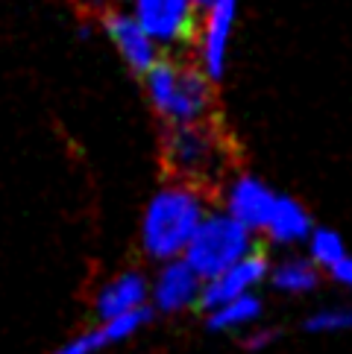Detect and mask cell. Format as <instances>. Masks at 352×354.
I'll list each match as a JSON object with an SVG mask.
<instances>
[{"label": "cell", "instance_id": "obj_1", "mask_svg": "<svg viewBox=\"0 0 352 354\" xmlns=\"http://www.w3.org/2000/svg\"><path fill=\"white\" fill-rule=\"evenodd\" d=\"M211 208L215 205L206 187L168 179L144 205L141 229H138L141 252L153 263L182 258Z\"/></svg>", "mask_w": 352, "mask_h": 354}, {"label": "cell", "instance_id": "obj_2", "mask_svg": "<svg viewBox=\"0 0 352 354\" xmlns=\"http://www.w3.org/2000/svg\"><path fill=\"white\" fill-rule=\"evenodd\" d=\"M161 161L168 179H182L211 191L235 170V144L218 118L165 126Z\"/></svg>", "mask_w": 352, "mask_h": 354}, {"label": "cell", "instance_id": "obj_3", "mask_svg": "<svg viewBox=\"0 0 352 354\" xmlns=\"http://www.w3.org/2000/svg\"><path fill=\"white\" fill-rule=\"evenodd\" d=\"M141 80L150 106L165 126H182L215 118L218 82H211L194 59L161 53L159 62Z\"/></svg>", "mask_w": 352, "mask_h": 354}, {"label": "cell", "instance_id": "obj_4", "mask_svg": "<svg viewBox=\"0 0 352 354\" xmlns=\"http://www.w3.org/2000/svg\"><path fill=\"white\" fill-rule=\"evenodd\" d=\"M256 249H261V237L256 232H249L244 223L229 217L223 208H211L182 258L206 281V278L218 275L220 270L232 267L235 261L253 255Z\"/></svg>", "mask_w": 352, "mask_h": 354}, {"label": "cell", "instance_id": "obj_5", "mask_svg": "<svg viewBox=\"0 0 352 354\" xmlns=\"http://www.w3.org/2000/svg\"><path fill=\"white\" fill-rule=\"evenodd\" d=\"M238 15H241V0H220V3L200 12L197 32H194V62L211 82H220L229 68V47L235 39Z\"/></svg>", "mask_w": 352, "mask_h": 354}, {"label": "cell", "instance_id": "obj_6", "mask_svg": "<svg viewBox=\"0 0 352 354\" xmlns=\"http://www.w3.org/2000/svg\"><path fill=\"white\" fill-rule=\"evenodd\" d=\"M130 12L165 53L191 47L200 9L191 0H127Z\"/></svg>", "mask_w": 352, "mask_h": 354}, {"label": "cell", "instance_id": "obj_7", "mask_svg": "<svg viewBox=\"0 0 352 354\" xmlns=\"http://www.w3.org/2000/svg\"><path fill=\"white\" fill-rule=\"evenodd\" d=\"M279 194H282L279 187H273L264 176L249 170H232L220 182V208L261 237V229L267 223Z\"/></svg>", "mask_w": 352, "mask_h": 354}, {"label": "cell", "instance_id": "obj_8", "mask_svg": "<svg viewBox=\"0 0 352 354\" xmlns=\"http://www.w3.org/2000/svg\"><path fill=\"white\" fill-rule=\"evenodd\" d=\"M200 301H203V278L185 258L159 263L156 275H150V308L156 316L200 310Z\"/></svg>", "mask_w": 352, "mask_h": 354}, {"label": "cell", "instance_id": "obj_9", "mask_svg": "<svg viewBox=\"0 0 352 354\" xmlns=\"http://www.w3.org/2000/svg\"><path fill=\"white\" fill-rule=\"evenodd\" d=\"M100 24H103L109 41L115 44L121 59L127 62V68L135 73V77H144V73L159 62L161 47L150 39L147 30L138 24V18L130 9H123L118 3L106 6L100 12Z\"/></svg>", "mask_w": 352, "mask_h": 354}, {"label": "cell", "instance_id": "obj_10", "mask_svg": "<svg viewBox=\"0 0 352 354\" xmlns=\"http://www.w3.org/2000/svg\"><path fill=\"white\" fill-rule=\"evenodd\" d=\"M267 272H270V258L264 249H256L253 255H247L241 261H235L232 267L220 270L218 275H211L203 281V301H200V310H209L220 305V301H229L247 293H261L267 287Z\"/></svg>", "mask_w": 352, "mask_h": 354}, {"label": "cell", "instance_id": "obj_11", "mask_svg": "<svg viewBox=\"0 0 352 354\" xmlns=\"http://www.w3.org/2000/svg\"><path fill=\"white\" fill-rule=\"evenodd\" d=\"M153 308H144L138 313L115 316V319H97L94 328H88L80 337H71L68 343H62L56 348H50L47 354H100L106 348H115L130 343L132 337H138L144 328L153 322Z\"/></svg>", "mask_w": 352, "mask_h": 354}, {"label": "cell", "instance_id": "obj_12", "mask_svg": "<svg viewBox=\"0 0 352 354\" xmlns=\"http://www.w3.org/2000/svg\"><path fill=\"white\" fill-rule=\"evenodd\" d=\"M314 217L311 211L299 202L294 194H279V199H276V205L270 211L267 223H264L261 229V243L267 246H276L282 252H297L306 246L308 234L314 232Z\"/></svg>", "mask_w": 352, "mask_h": 354}, {"label": "cell", "instance_id": "obj_13", "mask_svg": "<svg viewBox=\"0 0 352 354\" xmlns=\"http://www.w3.org/2000/svg\"><path fill=\"white\" fill-rule=\"evenodd\" d=\"M144 308H150V275L141 270H123L112 275L94 296L97 319H115Z\"/></svg>", "mask_w": 352, "mask_h": 354}, {"label": "cell", "instance_id": "obj_14", "mask_svg": "<svg viewBox=\"0 0 352 354\" xmlns=\"http://www.w3.org/2000/svg\"><path fill=\"white\" fill-rule=\"evenodd\" d=\"M323 278H326V272L306 252H285L282 258L270 261L267 287L285 299H306L311 293H317Z\"/></svg>", "mask_w": 352, "mask_h": 354}, {"label": "cell", "instance_id": "obj_15", "mask_svg": "<svg viewBox=\"0 0 352 354\" xmlns=\"http://www.w3.org/2000/svg\"><path fill=\"white\" fill-rule=\"evenodd\" d=\"M203 316H206L209 334L244 337L249 328L264 322V296L261 293H247V296H238V299H229V301H220V305L203 310Z\"/></svg>", "mask_w": 352, "mask_h": 354}, {"label": "cell", "instance_id": "obj_16", "mask_svg": "<svg viewBox=\"0 0 352 354\" xmlns=\"http://www.w3.org/2000/svg\"><path fill=\"white\" fill-rule=\"evenodd\" d=\"M303 252L326 272V278H329V272L349 255V246H346L344 234L337 229H332V225H314V232L308 234Z\"/></svg>", "mask_w": 352, "mask_h": 354}, {"label": "cell", "instance_id": "obj_17", "mask_svg": "<svg viewBox=\"0 0 352 354\" xmlns=\"http://www.w3.org/2000/svg\"><path fill=\"white\" fill-rule=\"evenodd\" d=\"M303 331L311 337H341L352 334V301L320 305L303 316Z\"/></svg>", "mask_w": 352, "mask_h": 354}, {"label": "cell", "instance_id": "obj_18", "mask_svg": "<svg viewBox=\"0 0 352 354\" xmlns=\"http://www.w3.org/2000/svg\"><path fill=\"white\" fill-rule=\"evenodd\" d=\"M241 343L249 354H261V351H270L276 343H279V328L273 325H264L258 322L256 328H249V331L241 337Z\"/></svg>", "mask_w": 352, "mask_h": 354}, {"label": "cell", "instance_id": "obj_19", "mask_svg": "<svg viewBox=\"0 0 352 354\" xmlns=\"http://www.w3.org/2000/svg\"><path fill=\"white\" fill-rule=\"evenodd\" d=\"M329 278H332V281L341 287V290H346V293L352 296V252H349V255L329 272Z\"/></svg>", "mask_w": 352, "mask_h": 354}, {"label": "cell", "instance_id": "obj_20", "mask_svg": "<svg viewBox=\"0 0 352 354\" xmlns=\"http://www.w3.org/2000/svg\"><path fill=\"white\" fill-rule=\"evenodd\" d=\"M191 3L203 12V9H209V6H215V3H220V0H191Z\"/></svg>", "mask_w": 352, "mask_h": 354}]
</instances>
